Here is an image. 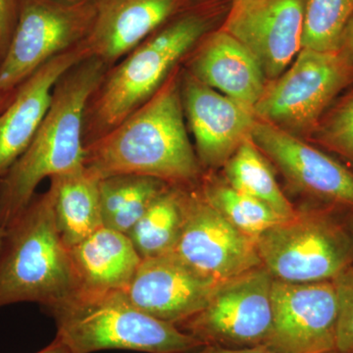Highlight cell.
Listing matches in <instances>:
<instances>
[{"mask_svg": "<svg viewBox=\"0 0 353 353\" xmlns=\"http://www.w3.org/2000/svg\"><path fill=\"white\" fill-rule=\"evenodd\" d=\"M192 0H97V15L85 43L110 68Z\"/></svg>", "mask_w": 353, "mask_h": 353, "instance_id": "17", "label": "cell"}, {"mask_svg": "<svg viewBox=\"0 0 353 353\" xmlns=\"http://www.w3.org/2000/svg\"><path fill=\"white\" fill-rule=\"evenodd\" d=\"M168 183L152 176L121 174L99 181L103 226L125 234L145 214Z\"/></svg>", "mask_w": 353, "mask_h": 353, "instance_id": "21", "label": "cell"}, {"mask_svg": "<svg viewBox=\"0 0 353 353\" xmlns=\"http://www.w3.org/2000/svg\"><path fill=\"white\" fill-rule=\"evenodd\" d=\"M206 201L236 229L252 240L285 220L263 202L234 189L225 179L202 175L197 183Z\"/></svg>", "mask_w": 353, "mask_h": 353, "instance_id": "24", "label": "cell"}, {"mask_svg": "<svg viewBox=\"0 0 353 353\" xmlns=\"http://www.w3.org/2000/svg\"><path fill=\"white\" fill-rule=\"evenodd\" d=\"M273 324L265 347L278 353L336 350L339 306L333 281L285 283L272 287Z\"/></svg>", "mask_w": 353, "mask_h": 353, "instance_id": "11", "label": "cell"}, {"mask_svg": "<svg viewBox=\"0 0 353 353\" xmlns=\"http://www.w3.org/2000/svg\"><path fill=\"white\" fill-rule=\"evenodd\" d=\"M95 15L97 0H22L12 39L0 61V92L12 97L46 62L85 43Z\"/></svg>", "mask_w": 353, "mask_h": 353, "instance_id": "7", "label": "cell"}, {"mask_svg": "<svg viewBox=\"0 0 353 353\" xmlns=\"http://www.w3.org/2000/svg\"><path fill=\"white\" fill-rule=\"evenodd\" d=\"M48 311L55 321V336L71 353H187L203 345L175 325L136 307L124 292H76Z\"/></svg>", "mask_w": 353, "mask_h": 353, "instance_id": "5", "label": "cell"}, {"mask_svg": "<svg viewBox=\"0 0 353 353\" xmlns=\"http://www.w3.org/2000/svg\"><path fill=\"white\" fill-rule=\"evenodd\" d=\"M274 278L263 266L220 283L205 305L176 325L203 345L265 347L273 324Z\"/></svg>", "mask_w": 353, "mask_h": 353, "instance_id": "9", "label": "cell"}, {"mask_svg": "<svg viewBox=\"0 0 353 353\" xmlns=\"http://www.w3.org/2000/svg\"><path fill=\"white\" fill-rule=\"evenodd\" d=\"M216 15L206 0H192L106 70L85 109V148L157 94L202 39L214 31Z\"/></svg>", "mask_w": 353, "mask_h": 353, "instance_id": "2", "label": "cell"}, {"mask_svg": "<svg viewBox=\"0 0 353 353\" xmlns=\"http://www.w3.org/2000/svg\"><path fill=\"white\" fill-rule=\"evenodd\" d=\"M188 58L185 70L194 78L252 110L266 90L257 60L224 30L206 34Z\"/></svg>", "mask_w": 353, "mask_h": 353, "instance_id": "18", "label": "cell"}, {"mask_svg": "<svg viewBox=\"0 0 353 353\" xmlns=\"http://www.w3.org/2000/svg\"><path fill=\"white\" fill-rule=\"evenodd\" d=\"M176 69L150 101L85 148L83 165L99 179L121 174L152 176L192 187L203 169L188 134Z\"/></svg>", "mask_w": 353, "mask_h": 353, "instance_id": "1", "label": "cell"}, {"mask_svg": "<svg viewBox=\"0 0 353 353\" xmlns=\"http://www.w3.org/2000/svg\"><path fill=\"white\" fill-rule=\"evenodd\" d=\"M22 0H0V61L12 39Z\"/></svg>", "mask_w": 353, "mask_h": 353, "instance_id": "28", "label": "cell"}, {"mask_svg": "<svg viewBox=\"0 0 353 353\" xmlns=\"http://www.w3.org/2000/svg\"><path fill=\"white\" fill-rule=\"evenodd\" d=\"M3 230H2L1 228H0V248H1L2 240H3Z\"/></svg>", "mask_w": 353, "mask_h": 353, "instance_id": "34", "label": "cell"}, {"mask_svg": "<svg viewBox=\"0 0 353 353\" xmlns=\"http://www.w3.org/2000/svg\"><path fill=\"white\" fill-rule=\"evenodd\" d=\"M108 67L88 55L59 79L50 110L29 146L0 176V228L11 226L44 179L83 166V120L92 92Z\"/></svg>", "mask_w": 353, "mask_h": 353, "instance_id": "3", "label": "cell"}, {"mask_svg": "<svg viewBox=\"0 0 353 353\" xmlns=\"http://www.w3.org/2000/svg\"><path fill=\"white\" fill-rule=\"evenodd\" d=\"M88 55L83 43L46 62L16 88L0 112V176L34 139L50 110L53 90L59 79Z\"/></svg>", "mask_w": 353, "mask_h": 353, "instance_id": "16", "label": "cell"}, {"mask_svg": "<svg viewBox=\"0 0 353 353\" xmlns=\"http://www.w3.org/2000/svg\"><path fill=\"white\" fill-rule=\"evenodd\" d=\"M187 187L169 185L127 234L141 259L172 252L182 234Z\"/></svg>", "mask_w": 353, "mask_h": 353, "instance_id": "22", "label": "cell"}, {"mask_svg": "<svg viewBox=\"0 0 353 353\" xmlns=\"http://www.w3.org/2000/svg\"><path fill=\"white\" fill-rule=\"evenodd\" d=\"M34 353H71L68 348L65 347L62 341L55 336L54 340L48 345Z\"/></svg>", "mask_w": 353, "mask_h": 353, "instance_id": "31", "label": "cell"}, {"mask_svg": "<svg viewBox=\"0 0 353 353\" xmlns=\"http://www.w3.org/2000/svg\"><path fill=\"white\" fill-rule=\"evenodd\" d=\"M187 353H278L266 347L252 348H225L213 347V345H202L192 352Z\"/></svg>", "mask_w": 353, "mask_h": 353, "instance_id": "30", "label": "cell"}, {"mask_svg": "<svg viewBox=\"0 0 353 353\" xmlns=\"http://www.w3.org/2000/svg\"><path fill=\"white\" fill-rule=\"evenodd\" d=\"M250 139L290 187L313 204L353 212V171L340 160L259 119Z\"/></svg>", "mask_w": 353, "mask_h": 353, "instance_id": "10", "label": "cell"}, {"mask_svg": "<svg viewBox=\"0 0 353 353\" xmlns=\"http://www.w3.org/2000/svg\"><path fill=\"white\" fill-rule=\"evenodd\" d=\"M224 168L225 180L234 189L263 202L284 219L296 213L276 180L270 162L248 139L230 158Z\"/></svg>", "mask_w": 353, "mask_h": 353, "instance_id": "23", "label": "cell"}, {"mask_svg": "<svg viewBox=\"0 0 353 353\" xmlns=\"http://www.w3.org/2000/svg\"><path fill=\"white\" fill-rule=\"evenodd\" d=\"M353 15V0H303L301 48L336 52Z\"/></svg>", "mask_w": 353, "mask_h": 353, "instance_id": "25", "label": "cell"}, {"mask_svg": "<svg viewBox=\"0 0 353 353\" xmlns=\"http://www.w3.org/2000/svg\"><path fill=\"white\" fill-rule=\"evenodd\" d=\"M276 80L301 50L303 0H231L222 28Z\"/></svg>", "mask_w": 353, "mask_h": 353, "instance_id": "13", "label": "cell"}, {"mask_svg": "<svg viewBox=\"0 0 353 353\" xmlns=\"http://www.w3.org/2000/svg\"><path fill=\"white\" fill-rule=\"evenodd\" d=\"M69 252L77 292H125L141 262L127 234L104 226Z\"/></svg>", "mask_w": 353, "mask_h": 353, "instance_id": "19", "label": "cell"}, {"mask_svg": "<svg viewBox=\"0 0 353 353\" xmlns=\"http://www.w3.org/2000/svg\"><path fill=\"white\" fill-rule=\"evenodd\" d=\"M219 284L172 252L141 259L124 292L136 307L176 326L201 310Z\"/></svg>", "mask_w": 353, "mask_h": 353, "instance_id": "15", "label": "cell"}, {"mask_svg": "<svg viewBox=\"0 0 353 353\" xmlns=\"http://www.w3.org/2000/svg\"><path fill=\"white\" fill-rule=\"evenodd\" d=\"M345 219H347L348 227H350V231L353 234V212H347L345 214Z\"/></svg>", "mask_w": 353, "mask_h": 353, "instance_id": "33", "label": "cell"}, {"mask_svg": "<svg viewBox=\"0 0 353 353\" xmlns=\"http://www.w3.org/2000/svg\"><path fill=\"white\" fill-rule=\"evenodd\" d=\"M173 252L217 283L262 265L255 241L215 210L197 185L187 187L185 224Z\"/></svg>", "mask_w": 353, "mask_h": 353, "instance_id": "12", "label": "cell"}, {"mask_svg": "<svg viewBox=\"0 0 353 353\" xmlns=\"http://www.w3.org/2000/svg\"><path fill=\"white\" fill-rule=\"evenodd\" d=\"M11 97H7V95L2 94L0 92V112L6 108L7 103L10 101Z\"/></svg>", "mask_w": 353, "mask_h": 353, "instance_id": "32", "label": "cell"}, {"mask_svg": "<svg viewBox=\"0 0 353 353\" xmlns=\"http://www.w3.org/2000/svg\"><path fill=\"white\" fill-rule=\"evenodd\" d=\"M315 132L321 145L353 164V90L322 118Z\"/></svg>", "mask_w": 353, "mask_h": 353, "instance_id": "26", "label": "cell"}, {"mask_svg": "<svg viewBox=\"0 0 353 353\" xmlns=\"http://www.w3.org/2000/svg\"><path fill=\"white\" fill-rule=\"evenodd\" d=\"M336 52L353 64V15L341 34Z\"/></svg>", "mask_w": 353, "mask_h": 353, "instance_id": "29", "label": "cell"}, {"mask_svg": "<svg viewBox=\"0 0 353 353\" xmlns=\"http://www.w3.org/2000/svg\"><path fill=\"white\" fill-rule=\"evenodd\" d=\"M180 90L202 169L224 166L250 138L256 116L252 108L204 85L185 69L181 70Z\"/></svg>", "mask_w": 353, "mask_h": 353, "instance_id": "14", "label": "cell"}, {"mask_svg": "<svg viewBox=\"0 0 353 353\" xmlns=\"http://www.w3.org/2000/svg\"><path fill=\"white\" fill-rule=\"evenodd\" d=\"M99 181L85 165L50 179L55 223L68 250L103 227Z\"/></svg>", "mask_w": 353, "mask_h": 353, "instance_id": "20", "label": "cell"}, {"mask_svg": "<svg viewBox=\"0 0 353 353\" xmlns=\"http://www.w3.org/2000/svg\"><path fill=\"white\" fill-rule=\"evenodd\" d=\"M353 82V64L338 52L301 48L253 108L257 119L299 134L314 132L338 94Z\"/></svg>", "mask_w": 353, "mask_h": 353, "instance_id": "8", "label": "cell"}, {"mask_svg": "<svg viewBox=\"0 0 353 353\" xmlns=\"http://www.w3.org/2000/svg\"><path fill=\"white\" fill-rule=\"evenodd\" d=\"M339 306L336 350L353 353V263L333 280Z\"/></svg>", "mask_w": 353, "mask_h": 353, "instance_id": "27", "label": "cell"}, {"mask_svg": "<svg viewBox=\"0 0 353 353\" xmlns=\"http://www.w3.org/2000/svg\"><path fill=\"white\" fill-rule=\"evenodd\" d=\"M77 290L69 250L58 232L48 190L36 194L4 231L0 248V308L34 303L50 310Z\"/></svg>", "mask_w": 353, "mask_h": 353, "instance_id": "4", "label": "cell"}, {"mask_svg": "<svg viewBox=\"0 0 353 353\" xmlns=\"http://www.w3.org/2000/svg\"><path fill=\"white\" fill-rule=\"evenodd\" d=\"M324 353H345V352H340V350H331V352H324Z\"/></svg>", "mask_w": 353, "mask_h": 353, "instance_id": "35", "label": "cell"}, {"mask_svg": "<svg viewBox=\"0 0 353 353\" xmlns=\"http://www.w3.org/2000/svg\"><path fill=\"white\" fill-rule=\"evenodd\" d=\"M347 213L313 203L296 209L255 241L262 265L281 282L333 281L353 263Z\"/></svg>", "mask_w": 353, "mask_h": 353, "instance_id": "6", "label": "cell"}]
</instances>
